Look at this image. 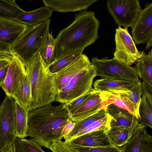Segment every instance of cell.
Wrapping results in <instances>:
<instances>
[{"label": "cell", "mask_w": 152, "mask_h": 152, "mask_svg": "<svg viewBox=\"0 0 152 152\" xmlns=\"http://www.w3.org/2000/svg\"><path fill=\"white\" fill-rule=\"evenodd\" d=\"M99 24L94 12L83 11L76 14L73 22L56 38L54 61L93 44L99 36Z\"/></svg>", "instance_id": "obj_1"}, {"label": "cell", "mask_w": 152, "mask_h": 152, "mask_svg": "<svg viewBox=\"0 0 152 152\" xmlns=\"http://www.w3.org/2000/svg\"><path fill=\"white\" fill-rule=\"evenodd\" d=\"M70 120L63 104L58 106L50 104L30 110L27 135L41 146L49 149L52 141L60 140L63 129Z\"/></svg>", "instance_id": "obj_2"}, {"label": "cell", "mask_w": 152, "mask_h": 152, "mask_svg": "<svg viewBox=\"0 0 152 152\" xmlns=\"http://www.w3.org/2000/svg\"><path fill=\"white\" fill-rule=\"evenodd\" d=\"M25 64L31 90L28 110L50 104L56 101L58 93L56 73L50 71L39 53Z\"/></svg>", "instance_id": "obj_3"}, {"label": "cell", "mask_w": 152, "mask_h": 152, "mask_svg": "<svg viewBox=\"0 0 152 152\" xmlns=\"http://www.w3.org/2000/svg\"><path fill=\"white\" fill-rule=\"evenodd\" d=\"M50 20L36 25L28 26L18 39L11 46L13 52L25 64L39 52L49 32Z\"/></svg>", "instance_id": "obj_4"}, {"label": "cell", "mask_w": 152, "mask_h": 152, "mask_svg": "<svg viewBox=\"0 0 152 152\" xmlns=\"http://www.w3.org/2000/svg\"><path fill=\"white\" fill-rule=\"evenodd\" d=\"M96 76V69L92 64L77 74L58 92L56 101L68 103L84 94L93 91L92 84Z\"/></svg>", "instance_id": "obj_5"}, {"label": "cell", "mask_w": 152, "mask_h": 152, "mask_svg": "<svg viewBox=\"0 0 152 152\" xmlns=\"http://www.w3.org/2000/svg\"><path fill=\"white\" fill-rule=\"evenodd\" d=\"M91 64L95 67L96 76L102 78L127 80L136 83L139 77L135 67L121 63L115 59H108L107 56L99 59L93 57Z\"/></svg>", "instance_id": "obj_6"}, {"label": "cell", "mask_w": 152, "mask_h": 152, "mask_svg": "<svg viewBox=\"0 0 152 152\" xmlns=\"http://www.w3.org/2000/svg\"><path fill=\"white\" fill-rule=\"evenodd\" d=\"M108 10L118 27L134 26L142 10L138 0H108Z\"/></svg>", "instance_id": "obj_7"}, {"label": "cell", "mask_w": 152, "mask_h": 152, "mask_svg": "<svg viewBox=\"0 0 152 152\" xmlns=\"http://www.w3.org/2000/svg\"><path fill=\"white\" fill-rule=\"evenodd\" d=\"M115 48L114 58L131 66L142 57V51L137 49L127 28L118 27L115 29Z\"/></svg>", "instance_id": "obj_8"}, {"label": "cell", "mask_w": 152, "mask_h": 152, "mask_svg": "<svg viewBox=\"0 0 152 152\" xmlns=\"http://www.w3.org/2000/svg\"><path fill=\"white\" fill-rule=\"evenodd\" d=\"M15 117V100L6 95L0 107V150L14 142L17 137Z\"/></svg>", "instance_id": "obj_9"}, {"label": "cell", "mask_w": 152, "mask_h": 152, "mask_svg": "<svg viewBox=\"0 0 152 152\" xmlns=\"http://www.w3.org/2000/svg\"><path fill=\"white\" fill-rule=\"evenodd\" d=\"M10 64L4 80L0 86L6 95L12 96L26 74V66L21 59L13 52L9 56Z\"/></svg>", "instance_id": "obj_10"}, {"label": "cell", "mask_w": 152, "mask_h": 152, "mask_svg": "<svg viewBox=\"0 0 152 152\" xmlns=\"http://www.w3.org/2000/svg\"><path fill=\"white\" fill-rule=\"evenodd\" d=\"M124 88L116 90H111L100 92L102 100V110H105L111 104L128 111L139 120L140 118L139 109L130 99L126 91Z\"/></svg>", "instance_id": "obj_11"}, {"label": "cell", "mask_w": 152, "mask_h": 152, "mask_svg": "<svg viewBox=\"0 0 152 152\" xmlns=\"http://www.w3.org/2000/svg\"><path fill=\"white\" fill-rule=\"evenodd\" d=\"M91 65L88 57L82 54L56 73V82L58 92L77 74L89 68Z\"/></svg>", "instance_id": "obj_12"}, {"label": "cell", "mask_w": 152, "mask_h": 152, "mask_svg": "<svg viewBox=\"0 0 152 152\" xmlns=\"http://www.w3.org/2000/svg\"><path fill=\"white\" fill-rule=\"evenodd\" d=\"M152 29V2L142 9L132 28V34L135 43L137 45L146 42Z\"/></svg>", "instance_id": "obj_13"}, {"label": "cell", "mask_w": 152, "mask_h": 152, "mask_svg": "<svg viewBox=\"0 0 152 152\" xmlns=\"http://www.w3.org/2000/svg\"><path fill=\"white\" fill-rule=\"evenodd\" d=\"M109 130L104 129L98 130L82 135L67 142L72 145L88 147L114 145L107 135Z\"/></svg>", "instance_id": "obj_14"}, {"label": "cell", "mask_w": 152, "mask_h": 152, "mask_svg": "<svg viewBox=\"0 0 152 152\" xmlns=\"http://www.w3.org/2000/svg\"><path fill=\"white\" fill-rule=\"evenodd\" d=\"M28 27L15 20L0 18V42L11 46Z\"/></svg>", "instance_id": "obj_15"}, {"label": "cell", "mask_w": 152, "mask_h": 152, "mask_svg": "<svg viewBox=\"0 0 152 152\" xmlns=\"http://www.w3.org/2000/svg\"><path fill=\"white\" fill-rule=\"evenodd\" d=\"M98 0H43L45 6L52 11L61 12L86 11Z\"/></svg>", "instance_id": "obj_16"}, {"label": "cell", "mask_w": 152, "mask_h": 152, "mask_svg": "<svg viewBox=\"0 0 152 152\" xmlns=\"http://www.w3.org/2000/svg\"><path fill=\"white\" fill-rule=\"evenodd\" d=\"M112 117L110 127L129 128L139 120L127 110L111 104L105 109Z\"/></svg>", "instance_id": "obj_17"}, {"label": "cell", "mask_w": 152, "mask_h": 152, "mask_svg": "<svg viewBox=\"0 0 152 152\" xmlns=\"http://www.w3.org/2000/svg\"><path fill=\"white\" fill-rule=\"evenodd\" d=\"M100 92L95 93L77 109L70 116V120L75 122L92 115L102 110Z\"/></svg>", "instance_id": "obj_18"}, {"label": "cell", "mask_w": 152, "mask_h": 152, "mask_svg": "<svg viewBox=\"0 0 152 152\" xmlns=\"http://www.w3.org/2000/svg\"><path fill=\"white\" fill-rule=\"evenodd\" d=\"M143 127L138 122L129 128L112 127L108 131L107 134L114 145L121 147L127 143L134 134Z\"/></svg>", "instance_id": "obj_19"}, {"label": "cell", "mask_w": 152, "mask_h": 152, "mask_svg": "<svg viewBox=\"0 0 152 152\" xmlns=\"http://www.w3.org/2000/svg\"><path fill=\"white\" fill-rule=\"evenodd\" d=\"M53 12L47 7L43 6L33 11H25L15 20L28 26H34L49 19Z\"/></svg>", "instance_id": "obj_20"}, {"label": "cell", "mask_w": 152, "mask_h": 152, "mask_svg": "<svg viewBox=\"0 0 152 152\" xmlns=\"http://www.w3.org/2000/svg\"><path fill=\"white\" fill-rule=\"evenodd\" d=\"M15 106L16 134L17 137L23 139L27 136L29 111L26 108L15 100Z\"/></svg>", "instance_id": "obj_21"}, {"label": "cell", "mask_w": 152, "mask_h": 152, "mask_svg": "<svg viewBox=\"0 0 152 152\" xmlns=\"http://www.w3.org/2000/svg\"><path fill=\"white\" fill-rule=\"evenodd\" d=\"M135 83L131 81L101 78L95 80L93 84L94 90L99 92L111 90H116L132 87Z\"/></svg>", "instance_id": "obj_22"}, {"label": "cell", "mask_w": 152, "mask_h": 152, "mask_svg": "<svg viewBox=\"0 0 152 152\" xmlns=\"http://www.w3.org/2000/svg\"><path fill=\"white\" fill-rule=\"evenodd\" d=\"M142 51V56L136 61L135 68L139 78L152 88V57L150 51L147 54Z\"/></svg>", "instance_id": "obj_23"}, {"label": "cell", "mask_w": 152, "mask_h": 152, "mask_svg": "<svg viewBox=\"0 0 152 152\" xmlns=\"http://www.w3.org/2000/svg\"><path fill=\"white\" fill-rule=\"evenodd\" d=\"M107 113L105 110H101L95 114L82 120L74 122L75 126L68 134L64 137L66 142H69L77 137L78 134L83 130L91 124L106 116Z\"/></svg>", "instance_id": "obj_24"}, {"label": "cell", "mask_w": 152, "mask_h": 152, "mask_svg": "<svg viewBox=\"0 0 152 152\" xmlns=\"http://www.w3.org/2000/svg\"><path fill=\"white\" fill-rule=\"evenodd\" d=\"M12 97L15 100L28 109L31 98V90L27 74Z\"/></svg>", "instance_id": "obj_25"}, {"label": "cell", "mask_w": 152, "mask_h": 152, "mask_svg": "<svg viewBox=\"0 0 152 152\" xmlns=\"http://www.w3.org/2000/svg\"><path fill=\"white\" fill-rule=\"evenodd\" d=\"M56 39L52 34V31L47 34L39 53L45 62L49 66L55 61V50Z\"/></svg>", "instance_id": "obj_26"}, {"label": "cell", "mask_w": 152, "mask_h": 152, "mask_svg": "<svg viewBox=\"0 0 152 152\" xmlns=\"http://www.w3.org/2000/svg\"><path fill=\"white\" fill-rule=\"evenodd\" d=\"M25 11L21 9L14 0H0V18L15 20Z\"/></svg>", "instance_id": "obj_27"}, {"label": "cell", "mask_w": 152, "mask_h": 152, "mask_svg": "<svg viewBox=\"0 0 152 152\" xmlns=\"http://www.w3.org/2000/svg\"><path fill=\"white\" fill-rule=\"evenodd\" d=\"M139 123L145 127L148 126L152 129V104L143 93L139 109Z\"/></svg>", "instance_id": "obj_28"}, {"label": "cell", "mask_w": 152, "mask_h": 152, "mask_svg": "<svg viewBox=\"0 0 152 152\" xmlns=\"http://www.w3.org/2000/svg\"><path fill=\"white\" fill-rule=\"evenodd\" d=\"M147 134L145 128L139 129L128 142L123 146L122 152H140V146L143 138Z\"/></svg>", "instance_id": "obj_29"}, {"label": "cell", "mask_w": 152, "mask_h": 152, "mask_svg": "<svg viewBox=\"0 0 152 152\" xmlns=\"http://www.w3.org/2000/svg\"><path fill=\"white\" fill-rule=\"evenodd\" d=\"M84 50H77L54 61L48 66L50 70L53 73H56L69 65L77 57L83 54Z\"/></svg>", "instance_id": "obj_30"}, {"label": "cell", "mask_w": 152, "mask_h": 152, "mask_svg": "<svg viewBox=\"0 0 152 152\" xmlns=\"http://www.w3.org/2000/svg\"><path fill=\"white\" fill-rule=\"evenodd\" d=\"M126 92L130 99L139 109L143 93L141 80H140L131 88H127Z\"/></svg>", "instance_id": "obj_31"}, {"label": "cell", "mask_w": 152, "mask_h": 152, "mask_svg": "<svg viewBox=\"0 0 152 152\" xmlns=\"http://www.w3.org/2000/svg\"><path fill=\"white\" fill-rule=\"evenodd\" d=\"M96 92V91L94 89L68 103L64 104V107L67 110L70 116L77 109L89 99Z\"/></svg>", "instance_id": "obj_32"}, {"label": "cell", "mask_w": 152, "mask_h": 152, "mask_svg": "<svg viewBox=\"0 0 152 152\" xmlns=\"http://www.w3.org/2000/svg\"><path fill=\"white\" fill-rule=\"evenodd\" d=\"M49 149L52 152H79L69 142L61 140L52 141Z\"/></svg>", "instance_id": "obj_33"}, {"label": "cell", "mask_w": 152, "mask_h": 152, "mask_svg": "<svg viewBox=\"0 0 152 152\" xmlns=\"http://www.w3.org/2000/svg\"><path fill=\"white\" fill-rule=\"evenodd\" d=\"M72 145L79 152H122V149L114 145L96 147Z\"/></svg>", "instance_id": "obj_34"}, {"label": "cell", "mask_w": 152, "mask_h": 152, "mask_svg": "<svg viewBox=\"0 0 152 152\" xmlns=\"http://www.w3.org/2000/svg\"><path fill=\"white\" fill-rule=\"evenodd\" d=\"M22 145L26 152H46L42 148L41 145L31 138L20 139Z\"/></svg>", "instance_id": "obj_35"}, {"label": "cell", "mask_w": 152, "mask_h": 152, "mask_svg": "<svg viewBox=\"0 0 152 152\" xmlns=\"http://www.w3.org/2000/svg\"><path fill=\"white\" fill-rule=\"evenodd\" d=\"M75 124V123L71 120L66 124L62 131L59 138L60 140H61L64 136L68 134L71 132L74 128Z\"/></svg>", "instance_id": "obj_36"}, {"label": "cell", "mask_w": 152, "mask_h": 152, "mask_svg": "<svg viewBox=\"0 0 152 152\" xmlns=\"http://www.w3.org/2000/svg\"><path fill=\"white\" fill-rule=\"evenodd\" d=\"M142 85L143 93L152 104V88L148 84L142 81Z\"/></svg>", "instance_id": "obj_37"}, {"label": "cell", "mask_w": 152, "mask_h": 152, "mask_svg": "<svg viewBox=\"0 0 152 152\" xmlns=\"http://www.w3.org/2000/svg\"><path fill=\"white\" fill-rule=\"evenodd\" d=\"M10 64V63L0 67V82L3 81L5 79L7 74Z\"/></svg>", "instance_id": "obj_38"}, {"label": "cell", "mask_w": 152, "mask_h": 152, "mask_svg": "<svg viewBox=\"0 0 152 152\" xmlns=\"http://www.w3.org/2000/svg\"><path fill=\"white\" fill-rule=\"evenodd\" d=\"M15 152H26L23 148L20 141V138L17 137L15 142Z\"/></svg>", "instance_id": "obj_39"}, {"label": "cell", "mask_w": 152, "mask_h": 152, "mask_svg": "<svg viewBox=\"0 0 152 152\" xmlns=\"http://www.w3.org/2000/svg\"><path fill=\"white\" fill-rule=\"evenodd\" d=\"M14 142L0 150V152H15Z\"/></svg>", "instance_id": "obj_40"}, {"label": "cell", "mask_w": 152, "mask_h": 152, "mask_svg": "<svg viewBox=\"0 0 152 152\" xmlns=\"http://www.w3.org/2000/svg\"><path fill=\"white\" fill-rule=\"evenodd\" d=\"M146 42L145 50H147L152 46V29L148 36Z\"/></svg>", "instance_id": "obj_41"}, {"label": "cell", "mask_w": 152, "mask_h": 152, "mask_svg": "<svg viewBox=\"0 0 152 152\" xmlns=\"http://www.w3.org/2000/svg\"><path fill=\"white\" fill-rule=\"evenodd\" d=\"M150 53H151V55L152 57V49H151V51H150Z\"/></svg>", "instance_id": "obj_42"}]
</instances>
